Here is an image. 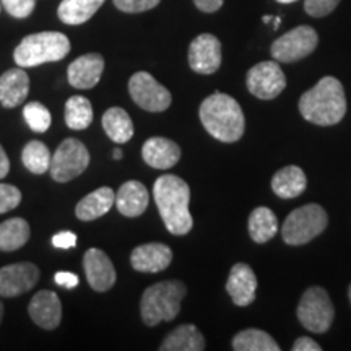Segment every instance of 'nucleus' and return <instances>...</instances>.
Returning a JSON list of instances; mask_svg holds the SVG:
<instances>
[{
  "mask_svg": "<svg viewBox=\"0 0 351 351\" xmlns=\"http://www.w3.org/2000/svg\"><path fill=\"white\" fill-rule=\"evenodd\" d=\"M153 197L171 234L184 236L192 230L194 219L189 212L191 189L184 179L174 174L160 176L153 184Z\"/></svg>",
  "mask_w": 351,
  "mask_h": 351,
  "instance_id": "nucleus-1",
  "label": "nucleus"
},
{
  "mask_svg": "<svg viewBox=\"0 0 351 351\" xmlns=\"http://www.w3.org/2000/svg\"><path fill=\"white\" fill-rule=\"evenodd\" d=\"M300 112L315 125H335L346 114L343 85L335 77H324L300 98Z\"/></svg>",
  "mask_w": 351,
  "mask_h": 351,
  "instance_id": "nucleus-2",
  "label": "nucleus"
},
{
  "mask_svg": "<svg viewBox=\"0 0 351 351\" xmlns=\"http://www.w3.org/2000/svg\"><path fill=\"white\" fill-rule=\"evenodd\" d=\"M199 116L205 130L219 142H238L244 135V112L238 101L230 95L219 91L210 95L200 104Z\"/></svg>",
  "mask_w": 351,
  "mask_h": 351,
  "instance_id": "nucleus-3",
  "label": "nucleus"
},
{
  "mask_svg": "<svg viewBox=\"0 0 351 351\" xmlns=\"http://www.w3.org/2000/svg\"><path fill=\"white\" fill-rule=\"evenodd\" d=\"M186 285L178 280H168L152 285L145 289L140 301V314L148 327H156L160 322H171L181 313V302L186 296Z\"/></svg>",
  "mask_w": 351,
  "mask_h": 351,
  "instance_id": "nucleus-4",
  "label": "nucleus"
},
{
  "mask_svg": "<svg viewBox=\"0 0 351 351\" xmlns=\"http://www.w3.org/2000/svg\"><path fill=\"white\" fill-rule=\"evenodd\" d=\"M70 52V41L64 33L43 32L26 36L13 52L19 67H38L46 62H57Z\"/></svg>",
  "mask_w": 351,
  "mask_h": 351,
  "instance_id": "nucleus-5",
  "label": "nucleus"
},
{
  "mask_svg": "<svg viewBox=\"0 0 351 351\" xmlns=\"http://www.w3.org/2000/svg\"><path fill=\"white\" fill-rule=\"evenodd\" d=\"M328 223L327 213L317 204H307L293 210L285 219L282 228L283 241L289 245H302L317 238L326 231Z\"/></svg>",
  "mask_w": 351,
  "mask_h": 351,
  "instance_id": "nucleus-6",
  "label": "nucleus"
},
{
  "mask_svg": "<svg viewBox=\"0 0 351 351\" xmlns=\"http://www.w3.org/2000/svg\"><path fill=\"white\" fill-rule=\"evenodd\" d=\"M298 319L309 332L324 333L332 327L335 307L328 293L320 287L307 288L298 306Z\"/></svg>",
  "mask_w": 351,
  "mask_h": 351,
  "instance_id": "nucleus-7",
  "label": "nucleus"
},
{
  "mask_svg": "<svg viewBox=\"0 0 351 351\" xmlns=\"http://www.w3.org/2000/svg\"><path fill=\"white\" fill-rule=\"evenodd\" d=\"M317 44L319 36L313 26L301 25L275 39L270 47V54L276 62L291 64L313 54Z\"/></svg>",
  "mask_w": 351,
  "mask_h": 351,
  "instance_id": "nucleus-8",
  "label": "nucleus"
},
{
  "mask_svg": "<svg viewBox=\"0 0 351 351\" xmlns=\"http://www.w3.org/2000/svg\"><path fill=\"white\" fill-rule=\"evenodd\" d=\"M90 165V152L77 138H67L51 156V176L57 182H69L80 176Z\"/></svg>",
  "mask_w": 351,
  "mask_h": 351,
  "instance_id": "nucleus-9",
  "label": "nucleus"
},
{
  "mask_svg": "<svg viewBox=\"0 0 351 351\" xmlns=\"http://www.w3.org/2000/svg\"><path fill=\"white\" fill-rule=\"evenodd\" d=\"M129 93L138 108L150 112H163L171 106L173 96L148 72H137L129 80Z\"/></svg>",
  "mask_w": 351,
  "mask_h": 351,
  "instance_id": "nucleus-10",
  "label": "nucleus"
},
{
  "mask_svg": "<svg viewBox=\"0 0 351 351\" xmlns=\"http://www.w3.org/2000/svg\"><path fill=\"white\" fill-rule=\"evenodd\" d=\"M245 83H247V90L256 98L274 99L287 86V77L278 62L274 59L254 65L247 72Z\"/></svg>",
  "mask_w": 351,
  "mask_h": 351,
  "instance_id": "nucleus-11",
  "label": "nucleus"
},
{
  "mask_svg": "<svg viewBox=\"0 0 351 351\" xmlns=\"http://www.w3.org/2000/svg\"><path fill=\"white\" fill-rule=\"evenodd\" d=\"M189 65L202 75H212L221 67V43L217 36L204 33L189 47Z\"/></svg>",
  "mask_w": 351,
  "mask_h": 351,
  "instance_id": "nucleus-12",
  "label": "nucleus"
},
{
  "mask_svg": "<svg viewBox=\"0 0 351 351\" xmlns=\"http://www.w3.org/2000/svg\"><path fill=\"white\" fill-rule=\"evenodd\" d=\"M39 269L32 262H20L0 269V296L15 298L36 287Z\"/></svg>",
  "mask_w": 351,
  "mask_h": 351,
  "instance_id": "nucleus-13",
  "label": "nucleus"
},
{
  "mask_svg": "<svg viewBox=\"0 0 351 351\" xmlns=\"http://www.w3.org/2000/svg\"><path fill=\"white\" fill-rule=\"evenodd\" d=\"M83 269H85L88 285L95 291L104 293L116 283V269H114L111 258L101 249H88L83 257Z\"/></svg>",
  "mask_w": 351,
  "mask_h": 351,
  "instance_id": "nucleus-14",
  "label": "nucleus"
},
{
  "mask_svg": "<svg viewBox=\"0 0 351 351\" xmlns=\"http://www.w3.org/2000/svg\"><path fill=\"white\" fill-rule=\"evenodd\" d=\"M28 313L38 327L44 330H54L59 327L60 319H62V304L54 291L41 289L29 301Z\"/></svg>",
  "mask_w": 351,
  "mask_h": 351,
  "instance_id": "nucleus-15",
  "label": "nucleus"
},
{
  "mask_svg": "<svg viewBox=\"0 0 351 351\" xmlns=\"http://www.w3.org/2000/svg\"><path fill=\"white\" fill-rule=\"evenodd\" d=\"M226 291L232 302L239 307H245L256 301L257 276L247 263L232 265L226 282Z\"/></svg>",
  "mask_w": 351,
  "mask_h": 351,
  "instance_id": "nucleus-16",
  "label": "nucleus"
},
{
  "mask_svg": "<svg viewBox=\"0 0 351 351\" xmlns=\"http://www.w3.org/2000/svg\"><path fill=\"white\" fill-rule=\"evenodd\" d=\"M173 262V251L169 245L161 243L142 244L132 251L130 263L137 271L143 274H158L163 271Z\"/></svg>",
  "mask_w": 351,
  "mask_h": 351,
  "instance_id": "nucleus-17",
  "label": "nucleus"
},
{
  "mask_svg": "<svg viewBox=\"0 0 351 351\" xmlns=\"http://www.w3.org/2000/svg\"><path fill=\"white\" fill-rule=\"evenodd\" d=\"M103 72V56L91 52V54L78 57L77 60H73V62L69 65L67 78L69 83L73 88H78V90H90V88H95L98 85Z\"/></svg>",
  "mask_w": 351,
  "mask_h": 351,
  "instance_id": "nucleus-18",
  "label": "nucleus"
},
{
  "mask_svg": "<svg viewBox=\"0 0 351 351\" xmlns=\"http://www.w3.org/2000/svg\"><path fill=\"white\" fill-rule=\"evenodd\" d=\"M143 161L155 169H169L181 160V148L173 140L152 137L142 147Z\"/></svg>",
  "mask_w": 351,
  "mask_h": 351,
  "instance_id": "nucleus-19",
  "label": "nucleus"
},
{
  "mask_svg": "<svg viewBox=\"0 0 351 351\" xmlns=\"http://www.w3.org/2000/svg\"><path fill=\"white\" fill-rule=\"evenodd\" d=\"M29 91V77L23 67L10 69L0 77V104L13 109L23 103Z\"/></svg>",
  "mask_w": 351,
  "mask_h": 351,
  "instance_id": "nucleus-20",
  "label": "nucleus"
},
{
  "mask_svg": "<svg viewBox=\"0 0 351 351\" xmlns=\"http://www.w3.org/2000/svg\"><path fill=\"white\" fill-rule=\"evenodd\" d=\"M150 202V194L147 187L138 181H129L122 184L116 194V207L121 215L129 218L140 217L148 207Z\"/></svg>",
  "mask_w": 351,
  "mask_h": 351,
  "instance_id": "nucleus-21",
  "label": "nucleus"
},
{
  "mask_svg": "<svg viewBox=\"0 0 351 351\" xmlns=\"http://www.w3.org/2000/svg\"><path fill=\"white\" fill-rule=\"evenodd\" d=\"M114 204H116V194H114L112 189L99 187L78 202L75 215L82 221H93V219L106 215Z\"/></svg>",
  "mask_w": 351,
  "mask_h": 351,
  "instance_id": "nucleus-22",
  "label": "nucleus"
},
{
  "mask_svg": "<svg viewBox=\"0 0 351 351\" xmlns=\"http://www.w3.org/2000/svg\"><path fill=\"white\" fill-rule=\"evenodd\" d=\"M307 178L300 166H285L271 179V189L280 199H295L306 191Z\"/></svg>",
  "mask_w": 351,
  "mask_h": 351,
  "instance_id": "nucleus-23",
  "label": "nucleus"
},
{
  "mask_svg": "<svg viewBox=\"0 0 351 351\" xmlns=\"http://www.w3.org/2000/svg\"><path fill=\"white\" fill-rule=\"evenodd\" d=\"M161 351H202L205 350V339L199 328L186 324L174 328L160 346Z\"/></svg>",
  "mask_w": 351,
  "mask_h": 351,
  "instance_id": "nucleus-24",
  "label": "nucleus"
},
{
  "mask_svg": "<svg viewBox=\"0 0 351 351\" xmlns=\"http://www.w3.org/2000/svg\"><path fill=\"white\" fill-rule=\"evenodd\" d=\"M108 137L116 143H127L134 137V124L130 116L122 108H109L101 119Z\"/></svg>",
  "mask_w": 351,
  "mask_h": 351,
  "instance_id": "nucleus-25",
  "label": "nucleus"
},
{
  "mask_svg": "<svg viewBox=\"0 0 351 351\" xmlns=\"http://www.w3.org/2000/svg\"><path fill=\"white\" fill-rule=\"evenodd\" d=\"M249 236L254 243L265 244L275 238L278 232V219L276 215L267 207H258L249 217Z\"/></svg>",
  "mask_w": 351,
  "mask_h": 351,
  "instance_id": "nucleus-26",
  "label": "nucleus"
},
{
  "mask_svg": "<svg viewBox=\"0 0 351 351\" xmlns=\"http://www.w3.org/2000/svg\"><path fill=\"white\" fill-rule=\"evenodd\" d=\"M104 2L106 0H62L57 15L65 25H82L90 20Z\"/></svg>",
  "mask_w": 351,
  "mask_h": 351,
  "instance_id": "nucleus-27",
  "label": "nucleus"
},
{
  "mask_svg": "<svg viewBox=\"0 0 351 351\" xmlns=\"http://www.w3.org/2000/svg\"><path fill=\"white\" fill-rule=\"evenodd\" d=\"M29 239V225L23 218H10L0 223V251L12 252L23 247Z\"/></svg>",
  "mask_w": 351,
  "mask_h": 351,
  "instance_id": "nucleus-28",
  "label": "nucleus"
},
{
  "mask_svg": "<svg viewBox=\"0 0 351 351\" xmlns=\"http://www.w3.org/2000/svg\"><path fill=\"white\" fill-rule=\"evenodd\" d=\"M236 351H280V346L267 332L258 328H245L232 339Z\"/></svg>",
  "mask_w": 351,
  "mask_h": 351,
  "instance_id": "nucleus-29",
  "label": "nucleus"
},
{
  "mask_svg": "<svg viewBox=\"0 0 351 351\" xmlns=\"http://www.w3.org/2000/svg\"><path fill=\"white\" fill-rule=\"evenodd\" d=\"M93 122V106L85 96H72L65 103V124L72 130H85Z\"/></svg>",
  "mask_w": 351,
  "mask_h": 351,
  "instance_id": "nucleus-30",
  "label": "nucleus"
},
{
  "mask_svg": "<svg viewBox=\"0 0 351 351\" xmlns=\"http://www.w3.org/2000/svg\"><path fill=\"white\" fill-rule=\"evenodd\" d=\"M21 161L25 168L33 174H44L49 171L51 166V153L49 148L39 140H32L21 153Z\"/></svg>",
  "mask_w": 351,
  "mask_h": 351,
  "instance_id": "nucleus-31",
  "label": "nucleus"
},
{
  "mask_svg": "<svg viewBox=\"0 0 351 351\" xmlns=\"http://www.w3.org/2000/svg\"><path fill=\"white\" fill-rule=\"evenodd\" d=\"M23 117L29 129L38 134H44L51 127L52 117L51 111L44 104L38 103V101H32V103L25 104L23 108Z\"/></svg>",
  "mask_w": 351,
  "mask_h": 351,
  "instance_id": "nucleus-32",
  "label": "nucleus"
},
{
  "mask_svg": "<svg viewBox=\"0 0 351 351\" xmlns=\"http://www.w3.org/2000/svg\"><path fill=\"white\" fill-rule=\"evenodd\" d=\"M21 202L20 189L10 184H0V213L12 212Z\"/></svg>",
  "mask_w": 351,
  "mask_h": 351,
  "instance_id": "nucleus-33",
  "label": "nucleus"
},
{
  "mask_svg": "<svg viewBox=\"0 0 351 351\" xmlns=\"http://www.w3.org/2000/svg\"><path fill=\"white\" fill-rule=\"evenodd\" d=\"M339 3L340 0H304V10L314 19H322L330 15L339 7Z\"/></svg>",
  "mask_w": 351,
  "mask_h": 351,
  "instance_id": "nucleus-34",
  "label": "nucleus"
},
{
  "mask_svg": "<svg viewBox=\"0 0 351 351\" xmlns=\"http://www.w3.org/2000/svg\"><path fill=\"white\" fill-rule=\"evenodd\" d=\"M2 5L8 15L15 19H26L36 7V0H2Z\"/></svg>",
  "mask_w": 351,
  "mask_h": 351,
  "instance_id": "nucleus-35",
  "label": "nucleus"
},
{
  "mask_svg": "<svg viewBox=\"0 0 351 351\" xmlns=\"http://www.w3.org/2000/svg\"><path fill=\"white\" fill-rule=\"evenodd\" d=\"M114 5L125 13H142L155 8L161 0H112Z\"/></svg>",
  "mask_w": 351,
  "mask_h": 351,
  "instance_id": "nucleus-36",
  "label": "nucleus"
},
{
  "mask_svg": "<svg viewBox=\"0 0 351 351\" xmlns=\"http://www.w3.org/2000/svg\"><path fill=\"white\" fill-rule=\"evenodd\" d=\"M51 241L57 249H72L77 245V234L72 231H60L52 236Z\"/></svg>",
  "mask_w": 351,
  "mask_h": 351,
  "instance_id": "nucleus-37",
  "label": "nucleus"
},
{
  "mask_svg": "<svg viewBox=\"0 0 351 351\" xmlns=\"http://www.w3.org/2000/svg\"><path fill=\"white\" fill-rule=\"evenodd\" d=\"M54 282L62 288L73 289L78 287L80 280H78V276L75 274H72V271H57L54 275Z\"/></svg>",
  "mask_w": 351,
  "mask_h": 351,
  "instance_id": "nucleus-38",
  "label": "nucleus"
},
{
  "mask_svg": "<svg viewBox=\"0 0 351 351\" xmlns=\"http://www.w3.org/2000/svg\"><path fill=\"white\" fill-rule=\"evenodd\" d=\"M293 351H320L322 346H320L317 341L309 339V337H300L295 343L291 346Z\"/></svg>",
  "mask_w": 351,
  "mask_h": 351,
  "instance_id": "nucleus-39",
  "label": "nucleus"
},
{
  "mask_svg": "<svg viewBox=\"0 0 351 351\" xmlns=\"http://www.w3.org/2000/svg\"><path fill=\"white\" fill-rule=\"evenodd\" d=\"M223 2L225 0H194L195 7L199 8L200 12H205V13H215L219 8L223 7Z\"/></svg>",
  "mask_w": 351,
  "mask_h": 351,
  "instance_id": "nucleus-40",
  "label": "nucleus"
},
{
  "mask_svg": "<svg viewBox=\"0 0 351 351\" xmlns=\"http://www.w3.org/2000/svg\"><path fill=\"white\" fill-rule=\"evenodd\" d=\"M8 171H10V161H8L7 153L2 148V145H0V179L5 178Z\"/></svg>",
  "mask_w": 351,
  "mask_h": 351,
  "instance_id": "nucleus-41",
  "label": "nucleus"
},
{
  "mask_svg": "<svg viewBox=\"0 0 351 351\" xmlns=\"http://www.w3.org/2000/svg\"><path fill=\"white\" fill-rule=\"evenodd\" d=\"M112 158L114 160H122V152L119 150V148H116V150L112 152Z\"/></svg>",
  "mask_w": 351,
  "mask_h": 351,
  "instance_id": "nucleus-42",
  "label": "nucleus"
},
{
  "mask_svg": "<svg viewBox=\"0 0 351 351\" xmlns=\"http://www.w3.org/2000/svg\"><path fill=\"white\" fill-rule=\"evenodd\" d=\"M280 23H282V19H280V16H276V19H275V25H274V28H275V29H278Z\"/></svg>",
  "mask_w": 351,
  "mask_h": 351,
  "instance_id": "nucleus-43",
  "label": "nucleus"
},
{
  "mask_svg": "<svg viewBox=\"0 0 351 351\" xmlns=\"http://www.w3.org/2000/svg\"><path fill=\"white\" fill-rule=\"evenodd\" d=\"M2 317H3V304L2 301H0V322H2Z\"/></svg>",
  "mask_w": 351,
  "mask_h": 351,
  "instance_id": "nucleus-44",
  "label": "nucleus"
},
{
  "mask_svg": "<svg viewBox=\"0 0 351 351\" xmlns=\"http://www.w3.org/2000/svg\"><path fill=\"white\" fill-rule=\"evenodd\" d=\"M276 2H280V3H293V2H298V0H276Z\"/></svg>",
  "mask_w": 351,
  "mask_h": 351,
  "instance_id": "nucleus-45",
  "label": "nucleus"
},
{
  "mask_svg": "<svg viewBox=\"0 0 351 351\" xmlns=\"http://www.w3.org/2000/svg\"><path fill=\"white\" fill-rule=\"evenodd\" d=\"M270 20H271V16H270V15H265V16H263V23H269Z\"/></svg>",
  "mask_w": 351,
  "mask_h": 351,
  "instance_id": "nucleus-46",
  "label": "nucleus"
},
{
  "mask_svg": "<svg viewBox=\"0 0 351 351\" xmlns=\"http://www.w3.org/2000/svg\"><path fill=\"white\" fill-rule=\"evenodd\" d=\"M348 296H350V301H351V285H350V288H348Z\"/></svg>",
  "mask_w": 351,
  "mask_h": 351,
  "instance_id": "nucleus-47",
  "label": "nucleus"
}]
</instances>
